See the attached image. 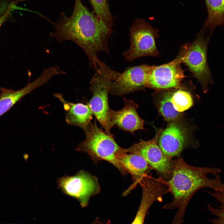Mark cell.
<instances>
[{"label": "cell", "mask_w": 224, "mask_h": 224, "mask_svg": "<svg viewBox=\"0 0 224 224\" xmlns=\"http://www.w3.org/2000/svg\"><path fill=\"white\" fill-rule=\"evenodd\" d=\"M171 101L174 109L181 113L190 108L193 104L191 94L184 87L172 88Z\"/></svg>", "instance_id": "cell-19"}, {"label": "cell", "mask_w": 224, "mask_h": 224, "mask_svg": "<svg viewBox=\"0 0 224 224\" xmlns=\"http://www.w3.org/2000/svg\"><path fill=\"white\" fill-rule=\"evenodd\" d=\"M220 204L218 208H215L208 204V210L211 214L217 217V218L210 220L215 224H224V191H215L213 193L208 192Z\"/></svg>", "instance_id": "cell-21"}, {"label": "cell", "mask_w": 224, "mask_h": 224, "mask_svg": "<svg viewBox=\"0 0 224 224\" xmlns=\"http://www.w3.org/2000/svg\"><path fill=\"white\" fill-rule=\"evenodd\" d=\"M118 161L122 168L132 175L134 180L132 187L140 182L147 174L150 169L145 159L140 155L135 153H123L119 156Z\"/></svg>", "instance_id": "cell-15"}, {"label": "cell", "mask_w": 224, "mask_h": 224, "mask_svg": "<svg viewBox=\"0 0 224 224\" xmlns=\"http://www.w3.org/2000/svg\"><path fill=\"white\" fill-rule=\"evenodd\" d=\"M179 120L170 122L157 140L164 154L170 159L180 155L189 139V129Z\"/></svg>", "instance_id": "cell-11"}, {"label": "cell", "mask_w": 224, "mask_h": 224, "mask_svg": "<svg viewBox=\"0 0 224 224\" xmlns=\"http://www.w3.org/2000/svg\"><path fill=\"white\" fill-rule=\"evenodd\" d=\"M84 132L85 139L77 145L76 149L86 152L94 161H107L122 173H125L119 163L118 159L121 155L127 153L126 149L117 144L113 135L99 128L96 120Z\"/></svg>", "instance_id": "cell-4"}, {"label": "cell", "mask_w": 224, "mask_h": 224, "mask_svg": "<svg viewBox=\"0 0 224 224\" xmlns=\"http://www.w3.org/2000/svg\"><path fill=\"white\" fill-rule=\"evenodd\" d=\"M142 189L141 202L133 224H142L150 208L156 201L162 202V196L170 192L168 180L160 176L145 175L139 182Z\"/></svg>", "instance_id": "cell-12"}, {"label": "cell", "mask_w": 224, "mask_h": 224, "mask_svg": "<svg viewBox=\"0 0 224 224\" xmlns=\"http://www.w3.org/2000/svg\"><path fill=\"white\" fill-rule=\"evenodd\" d=\"M160 129L152 139L137 143L126 149L127 153H135L142 156L150 167L164 179L168 180L171 178L174 168V161L167 157L157 143Z\"/></svg>", "instance_id": "cell-7"}, {"label": "cell", "mask_w": 224, "mask_h": 224, "mask_svg": "<svg viewBox=\"0 0 224 224\" xmlns=\"http://www.w3.org/2000/svg\"><path fill=\"white\" fill-rule=\"evenodd\" d=\"M153 65L143 64L129 67L111 84L110 93L123 96L147 88L148 78Z\"/></svg>", "instance_id": "cell-10"}, {"label": "cell", "mask_w": 224, "mask_h": 224, "mask_svg": "<svg viewBox=\"0 0 224 224\" xmlns=\"http://www.w3.org/2000/svg\"><path fill=\"white\" fill-rule=\"evenodd\" d=\"M124 105L122 109L117 111L111 109L110 118L113 127L115 125L124 131L131 133L138 130H145L144 121L137 112L138 104L132 100L124 98Z\"/></svg>", "instance_id": "cell-13"}, {"label": "cell", "mask_w": 224, "mask_h": 224, "mask_svg": "<svg viewBox=\"0 0 224 224\" xmlns=\"http://www.w3.org/2000/svg\"><path fill=\"white\" fill-rule=\"evenodd\" d=\"M95 15L106 25L112 32L113 17L109 8L107 0H90Z\"/></svg>", "instance_id": "cell-20"}, {"label": "cell", "mask_w": 224, "mask_h": 224, "mask_svg": "<svg viewBox=\"0 0 224 224\" xmlns=\"http://www.w3.org/2000/svg\"><path fill=\"white\" fill-rule=\"evenodd\" d=\"M208 29L204 28L192 44L183 45L179 52L181 63L187 66L199 82L204 92L208 90L209 84L213 83L207 58L208 46L212 33L211 32L208 37H205Z\"/></svg>", "instance_id": "cell-5"}, {"label": "cell", "mask_w": 224, "mask_h": 224, "mask_svg": "<svg viewBox=\"0 0 224 224\" xmlns=\"http://www.w3.org/2000/svg\"><path fill=\"white\" fill-rule=\"evenodd\" d=\"M174 163L172 176L168 180L173 200L163 208H177L172 223L180 224L184 222L186 208L196 192L203 188L223 192L224 183L217 175L221 171L219 168L193 166L186 163L182 158L174 160Z\"/></svg>", "instance_id": "cell-2"}, {"label": "cell", "mask_w": 224, "mask_h": 224, "mask_svg": "<svg viewBox=\"0 0 224 224\" xmlns=\"http://www.w3.org/2000/svg\"><path fill=\"white\" fill-rule=\"evenodd\" d=\"M44 84L43 79L39 77L17 91L2 88L0 93V116L8 111L22 98Z\"/></svg>", "instance_id": "cell-16"}, {"label": "cell", "mask_w": 224, "mask_h": 224, "mask_svg": "<svg viewBox=\"0 0 224 224\" xmlns=\"http://www.w3.org/2000/svg\"><path fill=\"white\" fill-rule=\"evenodd\" d=\"M58 183L65 194L77 199L82 207L87 206L90 198L100 189L97 179L83 170L73 176L63 177Z\"/></svg>", "instance_id": "cell-8"}, {"label": "cell", "mask_w": 224, "mask_h": 224, "mask_svg": "<svg viewBox=\"0 0 224 224\" xmlns=\"http://www.w3.org/2000/svg\"><path fill=\"white\" fill-rule=\"evenodd\" d=\"M60 14V18L57 21L44 17L54 29L49 35L59 43L70 40L76 44L86 53L90 68L95 69L99 52L110 54L108 41L112 32L85 6L81 0H75L73 11L69 16L64 12Z\"/></svg>", "instance_id": "cell-1"}, {"label": "cell", "mask_w": 224, "mask_h": 224, "mask_svg": "<svg viewBox=\"0 0 224 224\" xmlns=\"http://www.w3.org/2000/svg\"><path fill=\"white\" fill-rule=\"evenodd\" d=\"M208 11L205 27L213 32L214 29L224 25V0H205Z\"/></svg>", "instance_id": "cell-18"}, {"label": "cell", "mask_w": 224, "mask_h": 224, "mask_svg": "<svg viewBox=\"0 0 224 224\" xmlns=\"http://www.w3.org/2000/svg\"><path fill=\"white\" fill-rule=\"evenodd\" d=\"M54 96L63 104L68 124L78 126L84 131L89 127L93 114L88 104L70 102L66 100L60 94H56Z\"/></svg>", "instance_id": "cell-14"}, {"label": "cell", "mask_w": 224, "mask_h": 224, "mask_svg": "<svg viewBox=\"0 0 224 224\" xmlns=\"http://www.w3.org/2000/svg\"><path fill=\"white\" fill-rule=\"evenodd\" d=\"M181 63L179 52L171 62L159 66L153 65L149 74L147 87L156 90L183 87L181 83L185 76Z\"/></svg>", "instance_id": "cell-9"}, {"label": "cell", "mask_w": 224, "mask_h": 224, "mask_svg": "<svg viewBox=\"0 0 224 224\" xmlns=\"http://www.w3.org/2000/svg\"><path fill=\"white\" fill-rule=\"evenodd\" d=\"M97 64L95 73L90 82L92 97L88 104L102 127L109 133L113 127L110 118L111 109L108 105V94L112 82L120 73L112 69L99 59Z\"/></svg>", "instance_id": "cell-3"}, {"label": "cell", "mask_w": 224, "mask_h": 224, "mask_svg": "<svg viewBox=\"0 0 224 224\" xmlns=\"http://www.w3.org/2000/svg\"><path fill=\"white\" fill-rule=\"evenodd\" d=\"M1 0H0V27L7 18L9 12L11 11L10 7L6 9V10H2V6Z\"/></svg>", "instance_id": "cell-22"}, {"label": "cell", "mask_w": 224, "mask_h": 224, "mask_svg": "<svg viewBox=\"0 0 224 224\" xmlns=\"http://www.w3.org/2000/svg\"><path fill=\"white\" fill-rule=\"evenodd\" d=\"M129 31L130 45L127 50L123 53L127 61L142 57H156L160 55L155 43L158 32L144 20L137 18Z\"/></svg>", "instance_id": "cell-6"}, {"label": "cell", "mask_w": 224, "mask_h": 224, "mask_svg": "<svg viewBox=\"0 0 224 224\" xmlns=\"http://www.w3.org/2000/svg\"><path fill=\"white\" fill-rule=\"evenodd\" d=\"M172 88L156 90L153 94L159 112L166 121L180 119L182 114L174 108L171 101Z\"/></svg>", "instance_id": "cell-17"}]
</instances>
